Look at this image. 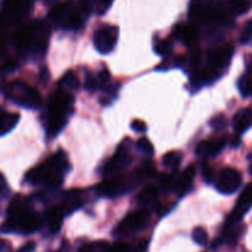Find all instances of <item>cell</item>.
<instances>
[{"label":"cell","instance_id":"74e56055","mask_svg":"<svg viewBox=\"0 0 252 252\" xmlns=\"http://www.w3.org/2000/svg\"><path fill=\"white\" fill-rule=\"evenodd\" d=\"M203 178L207 183H212L213 182V178H214V172L209 166H206L203 168Z\"/></svg>","mask_w":252,"mask_h":252},{"label":"cell","instance_id":"30bf717a","mask_svg":"<svg viewBox=\"0 0 252 252\" xmlns=\"http://www.w3.org/2000/svg\"><path fill=\"white\" fill-rule=\"evenodd\" d=\"M233 54L234 47L231 44H224V46H220L212 51L208 57L209 67H211L212 71L217 73V72H220L221 69L225 68L230 63Z\"/></svg>","mask_w":252,"mask_h":252},{"label":"cell","instance_id":"d6a6232c","mask_svg":"<svg viewBox=\"0 0 252 252\" xmlns=\"http://www.w3.org/2000/svg\"><path fill=\"white\" fill-rule=\"evenodd\" d=\"M211 125H212V127L216 128V130H220V128H223L224 126L226 125L225 118H223L221 115L217 116V118H214L213 120L211 121Z\"/></svg>","mask_w":252,"mask_h":252},{"label":"cell","instance_id":"83f0119b","mask_svg":"<svg viewBox=\"0 0 252 252\" xmlns=\"http://www.w3.org/2000/svg\"><path fill=\"white\" fill-rule=\"evenodd\" d=\"M172 51V44L169 40H164V41H160L155 44V52L161 56H167V54L171 53Z\"/></svg>","mask_w":252,"mask_h":252},{"label":"cell","instance_id":"277c9868","mask_svg":"<svg viewBox=\"0 0 252 252\" xmlns=\"http://www.w3.org/2000/svg\"><path fill=\"white\" fill-rule=\"evenodd\" d=\"M73 105V96L64 89L54 91L49 100L47 133L53 137L63 130L68 120V114Z\"/></svg>","mask_w":252,"mask_h":252},{"label":"cell","instance_id":"9a60e30c","mask_svg":"<svg viewBox=\"0 0 252 252\" xmlns=\"http://www.w3.org/2000/svg\"><path fill=\"white\" fill-rule=\"evenodd\" d=\"M71 10H73V7H71L70 2H61V4L56 5V6L51 10V12H49V19H51L54 24L65 27L66 21H68Z\"/></svg>","mask_w":252,"mask_h":252},{"label":"cell","instance_id":"f35d334b","mask_svg":"<svg viewBox=\"0 0 252 252\" xmlns=\"http://www.w3.org/2000/svg\"><path fill=\"white\" fill-rule=\"evenodd\" d=\"M16 67H17L16 62L9 61V62H7V63H5L4 66H2L1 71L4 72V73H10V72H14L15 69H16Z\"/></svg>","mask_w":252,"mask_h":252},{"label":"cell","instance_id":"ffe728a7","mask_svg":"<svg viewBox=\"0 0 252 252\" xmlns=\"http://www.w3.org/2000/svg\"><path fill=\"white\" fill-rule=\"evenodd\" d=\"M19 119V114L7 113V111L0 109V136L11 131L17 124Z\"/></svg>","mask_w":252,"mask_h":252},{"label":"cell","instance_id":"8992f818","mask_svg":"<svg viewBox=\"0 0 252 252\" xmlns=\"http://www.w3.org/2000/svg\"><path fill=\"white\" fill-rule=\"evenodd\" d=\"M148 220H149V212L145 210L130 212L116 227V234L120 236H125V235H130L135 231H139L147 225Z\"/></svg>","mask_w":252,"mask_h":252},{"label":"cell","instance_id":"7402d4cb","mask_svg":"<svg viewBox=\"0 0 252 252\" xmlns=\"http://www.w3.org/2000/svg\"><path fill=\"white\" fill-rule=\"evenodd\" d=\"M158 187L157 185H148L138 195V203L142 205H150L157 200Z\"/></svg>","mask_w":252,"mask_h":252},{"label":"cell","instance_id":"5bb4252c","mask_svg":"<svg viewBox=\"0 0 252 252\" xmlns=\"http://www.w3.org/2000/svg\"><path fill=\"white\" fill-rule=\"evenodd\" d=\"M226 141L224 138L217 141H202L198 143L196 148V153L201 157H208V156L217 155L225 147Z\"/></svg>","mask_w":252,"mask_h":252},{"label":"cell","instance_id":"cb8c5ba5","mask_svg":"<svg viewBox=\"0 0 252 252\" xmlns=\"http://www.w3.org/2000/svg\"><path fill=\"white\" fill-rule=\"evenodd\" d=\"M59 85L62 88H66L69 90H75L79 88V79L76 78V76L74 74V72H68V73L64 74L63 78L59 82Z\"/></svg>","mask_w":252,"mask_h":252},{"label":"cell","instance_id":"8fae6325","mask_svg":"<svg viewBox=\"0 0 252 252\" xmlns=\"http://www.w3.org/2000/svg\"><path fill=\"white\" fill-rule=\"evenodd\" d=\"M130 161H132V158H130L128 150L126 147H123V146H121V147L116 151L115 155L112 156V158L106 163L105 174L111 175L121 172V170H123L128 165H129Z\"/></svg>","mask_w":252,"mask_h":252},{"label":"cell","instance_id":"bcb514c9","mask_svg":"<svg viewBox=\"0 0 252 252\" xmlns=\"http://www.w3.org/2000/svg\"><path fill=\"white\" fill-rule=\"evenodd\" d=\"M250 172H251V174H252V166H251V168H250Z\"/></svg>","mask_w":252,"mask_h":252},{"label":"cell","instance_id":"b9f144b4","mask_svg":"<svg viewBox=\"0 0 252 252\" xmlns=\"http://www.w3.org/2000/svg\"><path fill=\"white\" fill-rule=\"evenodd\" d=\"M34 244L33 242H29V244L24 245V246L21 247V249L19 250V252H33L34 251Z\"/></svg>","mask_w":252,"mask_h":252},{"label":"cell","instance_id":"7bdbcfd3","mask_svg":"<svg viewBox=\"0 0 252 252\" xmlns=\"http://www.w3.org/2000/svg\"><path fill=\"white\" fill-rule=\"evenodd\" d=\"M199 61H201V52L197 51V53H196V52H194V53L192 54L191 63H192V64H198Z\"/></svg>","mask_w":252,"mask_h":252},{"label":"cell","instance_id":"5b68a950","mask_svg":"<svg viewBox=\"0 0 252 252\" xmlns=\"http://www.w3.org/2000/svg\"><path fill=\"white\" fill-rule=\"evenodd\" d=\"M5 94L10 100L22 108L37 109L42 103L41 95L34 88L21 81H14L5 88Z\"/></svg>","mask_w":252,"mask_h":252},{"label":"cell","instance_id":"e0dca14e","mask_svg":"<svg viewBox=\"0 0 252 252\" xmlns=\"http://www.w3.org/2000/svg\"><path fill=\"white\" fill-rule=\"evenodd\" d=\"M233 125L234 128H235L239 133L248 130V128L252 125V109L245 108L239 110L238 113L235 114V116H234Z\"/></svg>","mask_w":252,"mask_h":252},{"label":"cell","instance_id":"f6af8a7d","mask_svg":"<svg viewBox=\"0 0 252 252\" xmlns=\"http://www.w3.org/2000/svg\"><path fill=\"white\" fill-rule=\"evenodd\" d=\"M250 69H251V71H252V62H251V63H250Z\"/></svg>","mask_w":252,"mask_h":252},{"label":"cell","instance_id":"3957f363","mask_svg":"<svg viewBox=\"0 0 252 252\" xmlns=\"http://www.w3.org/2000/svg\"><path fill=\"white\" fill-rule=\"evenodd\" d=\"M49 40V29L44 22L34 21L17 30L14 35L15 47L20 51L31 49L33 53L43 54Z\"/></svg>","mask_w":252,"mask_h":252},{"label":"cell","instance_id":"e575fe53","mask_svg":"<svg viewBox=\"0 0 252 252\" xmlns=\"http://www.w3.org/2000/svg\"><path fill=\"white\" fill-rule=\"evenodd\" d=\"M110 81V72L107 69H102L100 73L97 74V84L102 85V84H106Z\"/></svg>","mask_w":252,"mask_h":252},{"label":"cell","instance_id":"8d00e7d4","mask_svg":"<svg viewBox=\"0 0 252 252\" xmlns=\"http://www.w3.org/2000/svg\"><path fill=\"white\" fill-rule=\"evenodd\" d=\"M79 9H80V11L84 15H88L89 16L91 12V2L89 0H81L80 5H79Z\"/></svg>","mask_w":252,"mask_h":252},{"label":"cell","instance_id":"9c48e42d","mask_svg":"<svg viewBox=\"0 0 252 252\" xmlns=\"http://www.w3.org/2000/svg\"><path fill=\"white\" fill-rule=\"evenodd\" d=\"M118 39V29L116 26H102L94 36V44L101 53H108L116 46Z\"/></svg>","mask_w":252,"mask_h":252},{"label":"cell","instance_id":"60d3db41","mask_svg":"<svg viewBox=\"0 0 252 252\" xmlns=\"http://www.w3.org/2000/svg\"><path fill=\"white\" fill-rule=\"evenodd\" d=\"M0 252H11V246L6 240L0 239Z\"/></svg>","mask_w":252,"mask_h":252},{"label":"cell","instance_id":"d4e9b609","mask_svg":"<svg viewBox=\"0 0 252 252\" xmlns=\"http://www.w3.org/2000/svg\"><path fill=\"white\" fill-rule=\"evenodd\" d=\"M238 88L243 96L252 95V79L250 76H241L238 82Z\"/></svg>","mask_w":252,"mask_h":252},{"label":"cell","instance_id":"484cf974","mask_svg":"<svg viewBox=\"0 0 252 252\" xmlns=\"http://www.w3.org/2000/svg\"><path fill=\"white\" fill-rule=\"evenodd\" d=\"M229 6L235 15H243L250 9L248 0H229Z\"/></svg>","mask_w":252,"mask_h":252},{"label":"cell","instance_id":"2e32d148","mask_svg":"<svg viewBox=\"0 0 252 252\" xmlns=\"http://www.w3.org/2000/svg\"><path fill=\"white\" fill-rule=\"evenodd\" d=\"M194 177H196V167L193 165H191L189 167L186 168V170L182 173L181 177L175 183V190L177 192V194L184 195L189 190V188L191 187Z\"/></svg>","mask_w":252,"mask_h":252},{"label":"cell","instance_id":"ee69618b","mask_svg":"<svg viewBox=\"0 0 252 252\" xmlns=\"http://www.w3.org/2000/svg\"><path fill=\"white\" fill-rule=\"evenodd\" d=\"M48 76H49V72L47 71L46 68L42 69V72H41V79H42V81H47V79L49 78Z\"/></svg>","mask_w":252,"mask_h":252},{"label":"cell","instance_id":"ba28073f","mask_svg":"<svg viewBox=\"0 0 252 252\" xmlns=\"http://www.w3.org/2000/svg\"><path fill=\"white\" fill-rule=\"evenodd\" d=\"M243 178L239 170L234 168H224L217 178V189L223 194H233L240 188Z\"/></svg>","mask_w":252,"mask_h":252},{"label":"cell","instance_id":"7c38bea8","mask_svg":"<svg viewBox=\"0 0 252 252\" xmlns=\"http://www.w3.org/2000/svg\"><path fill=\"white\" fill-rule=\"evenodd\" d=\"M128 190V182L123 177H115L97 185V192L106 197H116Z\"/></svg>","mask_w":252,"mask_h":252},{"label":"cell","instance_id":"1f68e13d","mask_svg":"<svg viewBox=\"0 0 252 252\" xmlns=\"http://www.w3.org/2000/svg\"><path fill=\"white\" fill-rule=\"evenodd\" d=\"M10 189L9 187H7V183H6V179L4 178V175L0 173V199H5V198L7 197V194H9Z\"/></svg>","mask_w":252,"mask_h":252},{"label":"cell","instance_id":"603a6c76","mask_svg":"<svg viewBox=\"0 0 252 252\" xmlns=\"http://www.w3.org/2000/svg\"><path fill=\"white\" fill-rule=\"evenodd\" d=\"M181 152H179V151H171V152H167L162 157V165L166 168H170V169H176L180 166V163H181Z\"/></svg>","mask_w":252,"mask_h":252},{"label":"cell","instance_id":"6da1fadb","mask_svg":"<svg viewBox=\"0 0 252 252\" xmlns=\"http://www.w3.org/2000/svg\"><path fill=\"white\" fill-rule=\"evenodd\" d=\"M41 227V217L31 209L29 199L16 195L11 200L7 209V219L0 227L1 232H20V234H33Z\"/></svg>","mask_w":252,"mask_h":252},{"label":"cell","instance_id":"4fadbf2b","mask_svg":"<svg viewBox=\"0 0 252 252\" xmlns=\"http://www.w3.org/2000/svg\"><path fill=\"white\" fill-rule=\"evenodd\" d=\"M81 204H83V198H81L80 190L71 189L64 194L61 208L63 209L64 214H70V212L78 210Z\"/></svg>","mask_w":252,"mask_h":252},{"label":"cell","instance_id":"836d02e7","mask_svg":"<svg viewBox=\"0 0 252 252\" xmlns=\"http://www.w3.org/2000/svg\"><path fill=\"white\" fill-rule=\"evenodd\" d=\"M132 128L135 131V132H145L148 127H147V124H145L144 121L137 119V120H134L132 123Z\"/></svg>","mask_w":252,"mask_h":252},{"label":"cell","instance_id":"44dd1931","mask_svg":"<svg viewBox=\"0 0 252 252\" xmlns=\"http://www.w3.org/2000/svg\"><path fill=\"white\" fill-rule=\"evenodd\" d=\"M216 76H218V74L214 73L212 69L211 71H208V69H197L196 72L191 74V83L194 86H201L203 84L208 83Z\"/></svg>","mask_w":252,"mask_h":252},{"label":"cell","instance_id":"f546056e","mask_svg":"<svg viewBox=\"0 0 252 252\" xmlns=\"http://www.w3.org/2000/svg\"><path fill=\"white\" fill-rule=\"evenodd\" d=\"M251 41H252V20L245 25V27H244L243 32H241L240 35L241 43L246 44V43H250Z\"/></svg>","mask_w":252,"mask_h":252},{"label":"cell","instance_id":"d6986e66","mask_svg":"<svg viewBox=\"0 0 252 252\" xmlns=\"http://www.w3.org/2000/svg\"><path fill=\"white\" fill-rule=\"evenodd\" d=\"M64 211L61 207H54L47 211V222L52 232H57L61 230L62 222H63Z\"/></svg>","mask_w":252,"mask_h":252},{"label":"cell","instance_id":"4316f807","mask_svg":"<svg viewBox=\"0 0 252 252\" xmlns=\"http://www.w3.org/2000/svg\"><path fill=\"white\" fill-rule=\"evenodd\" d=\"M192 237H193V241L196 244H198L199 246H204L207 244V241H208V234H207V231L203 227H196L193 230Z\"/></svg>","mask_w":252,"mask_h":252},{"label":"cell","instance_id":"d590c367","mask_svg":"<svg viewBox=\"0 0 252 252\" xmlns=\"http://www.w3.org/2000/svg\"><path fill=\"white\" fill-rule=\"evenodd\" d=\"M113 0H98L97 2V10L100 14H103V12H106L108 10V7L111 6V4H112Z\"/></svg>","mask_w":252,"mask_h":252},{"label":"cell","instance_id":"4dcf8cb0","mask_svg":"<svg viewBox=\"0 0 252 252\" xmlns=\"http://www.w3.org/2000/svg\"><path fill=\"white\" fill-rule=\"evenodd\" d=\"M6 43V24L4 19H0V53L4 51Z\"/></svg>","mask_w":252,"mask_h":252},{"label":"cell","instance_id":"ab89813d","mask_svg":"<svg viewBox=\"0 0 252 252\" xmlns=\"http://www.w3.org/2000/svg\"><path fill=\"white\" fill-rule=\"evenodd\" d=\"M108 252H129V249L123 244H116L115 246L111 247Z\"/></svg>","mask_w":252,"mask_h":252},{"label":"cell","instance_id":"7a4b0ae2","mask_svg":"<svg viewBox=\"0 0 252 252\" xmlns=\"http://www.w3.org/2000/svg\"><path fill=\"white\" fill-rule=\"evenodd\" d=\"M68 169V157L63 151H58L46 162L32 168L26 174V180L32 185H59Z\"/></svg>","mask_w":252,"mask_h":252},{"label":"cell","instance_id":"52a82bcc","mask_svg":"<svg viewBox=\"0 0 252 252\" xmlns=\"http://www.w3.org/2000/svg\"><path fill=\"white\" fill-rule=\"evenodd\" d=\"M33 0H4V20L17 24L27 16Z\"/></svg>","mask_w":252,"mask_h":252},{"label":"cell","instance_id":"ac0fdd59","mask_svg":"<svg viewBox=\"0 0 252 252\" xmlns=\"http://www.w3.org/2000/svg\"><path fill=\"white\" fill-rule=\"evenodd\" d=\"M175 36L184 43H193L197 40V29L193 25H177L174 31Z\"/></svg>","mask_w":252,"mask_h":252},{"label":"cell","instance_id":"f1b7e54d","mask_svg":"<svg viewBox=\"0 0 252 252\" xmlns=\"http://www.w3.org/2000/svg\"><path fill=\"white\" fill-rule=\"evenodd\" d=\"M137 146L143 153H145V155H153V152H154V147H153L152 142L145 137L139 138L137 142Z\"/></svg>","mask_w":252,"mask_h":252}]
</instances>
